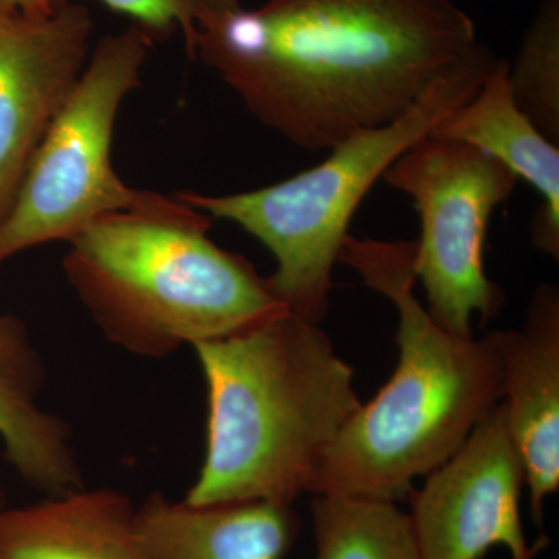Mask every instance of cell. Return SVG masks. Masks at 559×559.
I'll list each match as a JSON object with an SVG mask.
<instances>
[{
	"label": "cell",
	"instance_id": "obj_6",
	"mask_svg": "<svg viewBox=\"0 0 559 559\" xmlns=\"http://www.w3.org/2000/svg\"><path fill=\"white\" fill-rule=\"evenodd\" d=\"M154 39L130 25L98 40L51 121L0 224V264L51 241H70L95 221L138 204L143 191L110 159L121 103L139 90Z\"/></svg>",
	"mask_w": 559,
	"mask_h": 559
},
{
	"label": "cell",
	"instance_id": "obj_19",
	"mask_svg": "<svg viewBox=\"0 0 559 559\" xmlns=\"http://www.w3.org/2000/svg\"><path fill=\"white\" fill-rule=\"evenodd\" d=\"M241 2H242V0H201V3H202L201 11L234 10V9H238V7H242Z\"/></svg>",
	"mask_w": 559,
	"mask_h": 559
},
{
	"label": "cell",
	"instance_id": "obj_7",
	"mask_svg": "<svg viewBox=\"0 0 559 559\" xmlns=\"http://www.w3.org/2000/svg\"><path fill=\"white\" fill-rule=\"evenodd\" d=\"M382 179L417 209L421 234L414 270L430 318L457 336H474V316L487 322L503 304L502 290L485 272V240L492 213L520 179L485 151L430 134Z\"/></svg>",
	"mask_w": 559,
	"mask_h": 559
},
{
	"label": "cell",
	"instance_id": "obj_18",
	"mask_svg": "<svg viewBox=\"0 0 559 559\" xmlns=\"http://www.w3.org/2000/svg\"><path fill=\"white\" fill-rule=\"evenodd\" d=\"M0 11L44 16V14H49L53 10H51L47 0H0Z\"/></svg>",
	"mask_w": 559,
	"mask_h": 559
},
{
	"label": "cell",
	"instance_id": "obj_2",
	"mask_svg": "<svg viewBox=\"0 0 559 559\" xmlns=\"http://www.w3.org/2000/svg\"><path fill=\"white\" fill-rule=\"evenodd\" d=\"M415 241L348 235L340 261L399 311V366L360 406L323 457L311 495L399 500L450 460L502 401L499 331L462 337L441 329L415 294Z\"/></svg>",
	"mask_w": 559,
	"mask_h": 559
},
{
	"label": "cell",
	"instance_id": "obj_1",
	"mask_svg": "<svg viewBox=\"0 0 559 559\" xmlns=\"http://www.w3.org/2000/svg\"><path fill=\"white\" fill-rule=\"evenodd\" d=\"M479 44L452 0H267L201 11L193 60L264 127L322 151L399 120Z\"/></svg>",
	"mask_w": 559,
	"mask_h": 559
},
{
	"label": "cell",
	"instance_id": "obj_9",
	"mask_svg": "<svg viewBox=\"0 0 559 559\" xmlns=\"http://www.w3.org/2000/svg\"><path fill=\"white\" fill-rule=\"evenodd\" d=\"M94 21L70 2L44 16L0 11V224L91 57Z\"/></svg>",
	"mask_w": 559,
	"mask_h": 559
},
{
	"label": "cell",
	"instance_id": "obj_20",
	"mask_svg": "<svg viewBox=\"0 0 559 559\" xmlns=\"http://www.w3.org/2000/svg\"><path fill=\"white\" fill-rule=\"evenodd\" d=\"M5 507V496H3L2 487H0V510Z\"/></svg>",
	"mask_w": 559,
	"mask_h": 559
},
{
	"label": "cell",
	"instance_id": "obj_14",
	"mask_svg": "<svg viewBox=\"0 0 559 559\" xmlns=\"http://www.w3.org/2000/svg\"><path fill=\"white\" fill-rule=\"evenodd\" d=\"M135 507L114 488H80L0 510V559H135Z\"/></svg>",
	"mask_w": 559,
	"mask_h": 559
},
{
	"label": "cell",
	"instance_id": "obj_13",
	"mask_svg": "<svg viewBox=\"0 0 559 559\" xmlns=\"http://www.w3.org/2000/svg\"><path fill=\"white\" fill-rule=\"evenodd\" d=\"M429 134L476 146L535 187L543 204L530 227L532 245L559 259V146L540 134L511 97L509 62L498 58L476 94Z\"/></svg>",
	"mask_w": 559,
	"mask_h": 559
},
{
	"label": "cell",
	"instance_id": "obj_5",
	"mask_svg": "<svg viewBox=\"0 0 559 559\" xmlns=\"http://www.w3.org/2000/svg\"><path fill=\"white\" fill-rule=\"evenodd\" d=\"M498 58L484 44L426 90L403 117L356 132L310 170L252 191L176 197L210 218L237 224L274 255L267 277L290 314L320 323L330 308L334 264L360 202L385 171L440 120L468 102Z\"/></svg>",
	"mask_w": 559,
	"mask_h": 559
},
{
	"label": "cell",
	"instance_id": "obj_8",
	"mask_svg": "<svg viewBox=\"0 0 559 559\" xmlns=\"http://www.w3.org/2000/svg\"><path fill=\"white\" fill-rule=\"evenodd\" d=\"M524 466L511 440L502 401L481 418L450 460L412 488L411 522L418 559H481L502 546L511 559H535L521 518Z\"/></svg>",
	"mask_w": 559,
	"mask_h": 559
},
{
	"label": "cell",
	"instance_id": "obj_11",
	"mask_svg": "<svg viewBox=\"0 0 559 559\" xmlns=\"http://www.w3.org/2000/svg\"><path fill=\"white\" fill-rule=\"evenodd\" d=\"M293 506H193L153 492L135 509V559H283L299 535Z\"/></svg>",
	"mask_w": 559,
	"mask_h": 559
},
{
	"label": "cell",
	"instance_id": "obj_3",
	"mask_svg": "<svg viewBox=\"0 0 559 559\" xmlns=\"http://www.w3.org/2000/svg\"><path fill=\"white\" fill-rule=\"evenodd\" d=\"M193 348L207 384V444L183 500L293 506L362 406L352 367L320 323L290 312Z\"/></svg>",
	"mask_w": 559,
	"mask_h": 559
},
{
	"label": "cell",
	"instance_id": "obj_12",
	"mask_svg": "<svg viewBox=\"0 0 559 559\" xmlns=\"http://www.w3.org/2000/svg\"><path fill=\"white\" fill-rule=\"evenodd\" d=\"M46 367L20 318L0 312V440L28 487L46 498L84 488L68 423L38 404Z\"/></svg>",
	"mask_w": 559,
	"mask_h": 559
},
{
	"label": "cell",
	"instance_id": "obj_15",
	"mask_svg": "<svg viewBox=\"0 0 559 559\" xmlns=\"http://www.w3.org/2000/svg\"><path fill=\"white\" fill-rule=\"evenodd\" d=\"M316 559H418L409 513L389 500L316 495Z\"/></svg>",
	"mask_w": 559,
	"mask_h": 559
},
{
	"label": "cell",
	"instance_id": "obj_4",
	"mask_svg": "<svg viewBox=\"0 0 559 559\" xmlns=\"http://www.w3.org/2000/svg\"><path fill=\"white\" fill-rule=\"evenodd\" d=\"M212 218L156 191L69 241L66 278L103 336L162 359L183 345L226 340L288 308L245 257L209 237Z\"/></svg>",
	"mask_w": 559,
	"mask_h": 559
},
{
	"label": "cell",
	"instance_id": "obj_17",
	"mask_svg": "<svg viewBox=\"0 0 559 559\" xmlns=\"http://www.w3.org/2000/svg\"><path fill=\"white\" fill-rule=\"evenodd\" d=\"M51 10L60 9L70 0H47ZM114 13L130 17L132 25L148 33L151 38H170L180 32L190 58L194 57L198 17L202 10L201 0H98Z\"/></svg>",
	"mask_w": 559,
	"mask_h": 559
},
{
	"label": "cell",
	"instance_id": "obj_16",
	"mask_svg": "<svg viewBox=\"0 0 559 559\" xmlns=\"http://www.w3.org/2000/svg\"><path fill=\"white\" fill-rule=\"evenodd\" d=\"M509 87L518 108L544 138L558 145L559 0L540 2L516 61L509 64Z\"/></svg>",
	"mask_w": 559,
	"mask_h": 559
},
{
	"label": "cell",
	"instance_id": "obj_10",
	"mask_svg": "<svg viewBox=\"0 0 559 559\" xmlns=\"http://www.w3.org/2000/svg\"><path fill=\"white\" fill-rule=\"evenodd\" d=\"M499 334L507 426L524 466L530 513L543 530L544 503L559 488L557 286L539 285L530 300L524 326Z\"/></svg>",
	"mask_w": 559,
	"mask_h": 559
}]
</instances>
